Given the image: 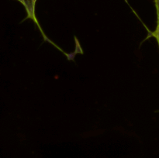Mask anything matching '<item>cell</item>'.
Instances as JSON below:
<instances>
[{
    "instance_id": "6da1fadb",
    "label": "cell",
    "mask_w": 159,
    "mask_h": 158,
    "mask_svg": "<svg viewBox=\"0 0 159 158\" xmlns=\"http://www.w3.org/2000/svg\"><path fill=\"white\" fill-rule=\"evenodd\" d=\"M16 1H18L19 2L21 3L23 6V7H24L26 12V18L32 20L33 21L37 24V26H38L40 30L41 31V27H40V25H39L35 14L36 3H37V0H16Z\"/></svg>"
},
{
    "instance_id": "7a4b0ae2",
    "label": "cell",
    "mask_w": 159,
    "mask_h": 158,
    "mask_svg": "<svg viewBox=\"0 0 159 158\" xmlns=\"http://www.w3.org/2000/svg\"><path fill=\"white\" fill-rule=\"evenodd\" d=\"M155 5L157 12V26L155 30L152 33V36L157 40L159 46V0H155Z\"/></svg>"
}]
</instances>
